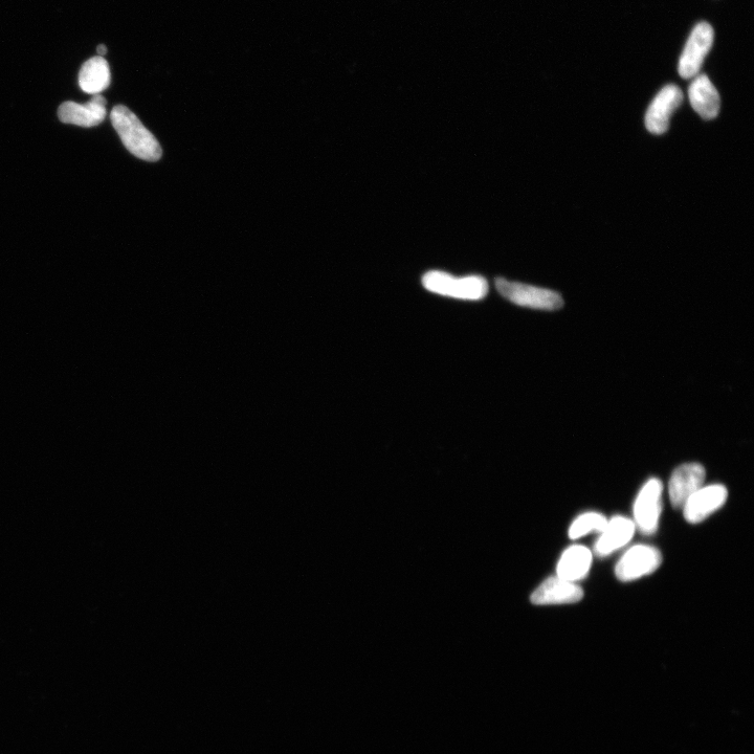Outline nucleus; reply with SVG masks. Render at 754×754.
Listing matches in <instances>:
<instances>
[{"label": "nucleus", "mask_w": 754, "mask_h": 754, "mask_svg": "<svg viewBox=\"0 0 754 754\" xmlns=\"http://www.w3.org/2000/svg\"><path fill=\"white\" fill-rule=\"evenodd\" d=\"M110 121L125 148L135 157L151 163L162 159L163 149L159 141L128 107L115 106L110 113Z\"/></svg>", "instance_id": "nucleus-1"}, {"label": "nucleus", "mask_w": 754, "mask_h": 754, "mask_svg": "<svg viewBox=\"0 0 754 754\" xmlns=\"http://www.w3.org/2000/svg\"><path fill=\"white\" fill-rule=\"evenodd\" d=\"M421 281L429 292L454 299L479 301L489 293V283L481 276L456 278L445 272L431 271Z\"/></svg>", "instance_id": "nucleus-2"}, {"label": "nucleus", "mask_w": 754, "mask_h": 754, "mask_svg": "<svg viewBox=\"0 0 754 754\" xmlns=\"http://www.w3.org/2000/svg\"><path fill=\"white\" fill-rule=\"evenodd\" d=\"M496 288L502 297L519 306L542 310H558L564 306V300L557 292L545 288L504 278L496 279Z\"/></svg>", "instance_id": "nucleus-3"}, {"label": "nucleus", "mask_w": 754, "mask_h": 754, "mask_svg": "<svg viewBox=\"0 0 754 754\" xmlns=\"http://www.w3.org/2000/svg\"><path fill=\"white\" fill-rule=\"evenodd\" d=\"M663 485L652 478L642 486L634 503V524L642 535L652 536L658 529L662 512Z\"/></svg>", "instance_id": "nucleus-4"}, {"label": "nucleus", "mask_w": 754, "mask_h": 754, "mask_svg": "<svg viewBox=\"0 0 754 754\" xmlns=\"http://www.w3.org/2000/svg\"><path fill=\"white\" fill-rule=\"evenodd\" d=\"M715 39V32L707 22H700L692 31L681 54L678 72L683 79L695 78L711 51Z\"/></svg>", "instance_id": "nucleus-5"}, {"label": "nucleus", "mask_w": 754, "mask_h": 754, "mask_svg": "<svg viewBox=\"0 0 754 754\" xmlns=\"http://www.w3.org/2000/svg\"><path fill=\"white\" fill-rule=\"evenodd\" d=\"M662 563L661 552L648 545L631 547L615 567L616 578L620 582L637 581L643 576L654 573Z\"/></svg>", "instance_id": "nucleus-6"}, {"label": "nucleus", "mask_w": 754, "mask_h": 754, "mask_svg": "<svg viewBox=\"0 0 754 754\" xmlns=\"http://www.w3.org/2000/svg\"><path fill=\"white\" fill-rule=\"evenodd\" d=\"M727 498L728 491L724 485L702 486L684 504L682 508L684 519L691 524H699L716 513L725 504Z\"/></svg>", "instance_id": "nucleus-7"}, {"label": "nucleus", "mask_w": 754, "mask_h": 754, "mask_svg": "<svg viewBox=\"0 0 754 754\" xmlns=\"http://www.w3.org/2000/svg\"><path fill=\"white\" fill-rule=\"evenodd\" d=\"M683 94L677 85L669 84L662 88L651 103L646 126L654 135H663L670 127V120L675 110L682 104Z\"/></svg>", "instance_id": "nucleus-8"}, {"label": "nucleus", "mask_w": 754, "mask_h": 754, "mask_svg": "<svg viewBox=\"0 0 754 754\" xmlns=\"http://www.w3.org/2000/svg\"><path fill=\"white\" fill-rule=\"evenodd\" d=\"M706 472L699 463H686L680 465L670 479L669 495L673 506L682 509L689 500L704 484Z\"/></svg>", "instance_id": "nucleus-9"}, {"label": "nucleus", "mask_w": 754, "mask_h": 754, "mask_svg": "<svg viewBox=\"0 0 754 754\" xmlns=\"http://www.w3.org/2000/svg\"><path fill=\"white\" fill-rule=\"evenodd\" d=\"M106 105L107 101L102 95H95L86 104L68 101L60 105L58 117L64 124L91 128L104 122L107 115Z\"/></svg>", "instance_id": "nucleus-10"}, {"label": "nucleus", "mask_w": 754, "mask_h": 754, "mask_svg": "<svg viewBox=\"0 0 754 754\" xmlns=\"http://www.w3.org/2000/svg\"><path fill=\"white\" fill-rule=\"evenodd\" d=\"M583 597L584 591L578 584L552 576L531 594L530 601L538 606L568 605L581 602Z\"/></svg>", "instance_id": "nucleus-11"}, {"label": "nucleus", "mask_w": 754, "mask_h": 754, "mask_svg": "<svg viewBox=\"0 0 754 754\" xmlns=\"http://www.w3.org/2000/svg\"><path fill=\"white\" fill-rule=\"evenodd\" d=\"M635 531L634 522L626 517L616 516L608 520L601 537L595 543L596 556L605 558L625 547L633 539Z\"/></svg>", "instance_id": "nucleus-12"}, {"label": "nucleus", "mask_w": 754, "mask_h": 754, "mask_svg": "<svg viewBox=\"0 0 754 754\" xmlns=\"http://www.w3.org/2000/svg\"><path fill=\"white\" fill-rule=\"evenodd\" d=\"M691 104L695 112L706 121L717 118L721 99L716 87L706 75H697L689 90Z\"/></svg>", "instance_id": "nucleus-13"}, {"label": "nucleus", "mask_w": 754, "mask_h": 754, "mask_svg": "<svg viewBox=\"0 0 754 754\" xmlns=\"http://www.w3.org/2000/svg\"><path fill=\"white\" fill-rule=\"evenodd\" d=\"M592 559V552L587 547L571 546L562 554L557 567V576L568 582L578 584L588 575Z\"/></svg>", "instance_id": "nucleus-14"}, {"label": "nucleus", "mask_w": 754, "mask_h": 754, "mask_svg": "<svg viewBox=\"0 0 754 754\" xmlns=\"http://www.w3.org/2000/svg\"><path fill=\"white\" fill-rule=\"evenodd\" d=\"M112 82L109 64L104 57L96 56L88 59L79 73L81 90L90 95H101Z\"/></svg>", "instance_id": "nucleus-15"}, {"label": "nucleus", "mask_w": 754, "mask_h": 754, "mask_svg": "<svg viewBox=\"0 0 754 754\" xmlns=\"http://www.w3.org/2000/svg\"><path fill=\"white\" fill-rule=\"evenodd\" d=\"M608 519L598 513H586L576 518L569 527V538L578 540L591 534V532H601L605 529Z\"/></svg>", "instance_id": "nucleus-16"}, {"label": "nucleus", "mask_w": 754, "mask_h": 754, "mask_svg": "<svg viewBox=\"0 0 754 754\" xmlns=\"http://www.w3.org/2000/svg\"><path fill=\"white\" fill-rule=\"evenodd\" d=\"M98 55L101 57H104L107 54V48L104 46V44H100L97 48Z\"/></svg>", "instance_id": "nucleus-17"}]
</instances>
